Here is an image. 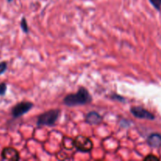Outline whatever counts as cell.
Instances as JSON below:
<instances>
[{"label": "cell", "mask_w": 161, "mask_h": 161, "mask_svg": "<svg viewBox=\"0 0 161 161\" xmlns=\"http://www.w3.org/2000/svg\"><path fill=\"white\" fill-rule=\"evenodd\" d=\"M159 158L158 157H155L153 155H149L148 157H146L145 158V160H158Z\"/></svg>", "instance_id": "14"}, {"label": "cell", "mask_w": 161, "mask_h": 161, "mask_svg": "<svg viewBox=\"0 0 161 161\" xmlns=\"http://www.w3.org/2000/svg\"><path fill=\"white\" fill-rule=\"evenodd\" d=\"M72 144L77 150L81 153L91 152L94 147L92 141L89 138L83 136V135H79V136L75 137Z\"/></svg>", "instance_id": "3"}, {"label": "cell", "mask_w": 161, "mask_h": 161, "mask_svg": "<svg viewBox=\"0 0 161 161\" xmlns=\"http://www.w3.org/2000/svg\"><path fill=\"white\" fill-rule=\"evenodd\" d=\"M7 69V63L6 61H2L0 62V75L4 73Z\"/></svg>", "instance_id": "13"}, {"label": "cell", "mask_w": 161, "mask_h": 161, "mask_svg": "<svg viewBox=\"0 0 161 161\" xmlns=\"http://www.w3.org/2000/svg\"><path fill=\"white\" fill-rule=\"evenodd\" d=\"M33 103L30 102H21L17 103L12 108V116L14 118H19L23 115L26 114L32 108Z\"/></svg>", "instance_id": "4"}, {"label": "cell", "mask_w": 161, "mask_h": 161, "mask_svg": "<svg viewBox=\"0 0 161 161\" xmlns=\"http://www.w3.org/2000/svg\"><path fill=\"white\" fill-rule=\"evenodd\" d=\"M59 109H51L39 115L37 119L38 126H53L60 116Z\"/></svg>", "instance_id": "2"}, {"label": "cell", "mask_w": 161, "mask_h": 161, "mask_svg": "<svg viewBox=\"0 0 161 161\" xmlns=\"http://www.w3.org/2000/svg\"><path fill=\"white\" fill-rule=\"evenodd\" d=\"M130 113H132L135 117L138 119H154L155 116L148 110L145 109L142 107L135 106L130 108Z\"/></svg>", "instance_id": "5"}, {"label": "cell", "mask_w": 161, "mask_h": 161, "mask_svg": "<svg viewBox=\"0 0 161 161\" xmlns=\"http://www.w3.org/2000/svg\"><path fill=\"white\" fill-rule=\"evenodd\" d=\"M155 9L160 11L161 9V0H149Z\"/></svg>", "instance_id": "10"}, {"label": "cell", "mask_w": 161, "mask_h": 161, "mask_svg": "<svg viewBox=\"0 0 161 161\" xmlns=\"http://www.w3.org/2000/svg\"><path fill=\"white\" fill-rule=\"evenodd\" d=\"M86 122L89 124L97 125V124H100L102 122V117L97 112H90L86 116Z\"/></svg>", "instance_id": "7"}, {"label": "cell", "mask_w": 161, "mask_h": 161, "mask_svg": "<svg viewBox=\"0 0 161 161\" xmlns=\"http://www.w3.org/2000/svg\"><path fill=\"white\" fill-rule=\"evenodd\" d=\"M111 99H113V100L118 101V102H126L125 98H124V97H122V96L119 95V94H112Z\"/></svg>", "instance_id": "11"}, {"label": "cell", "mask_w": 161, "mask_h": 161, "mask_svg": "<svg viewBox=\"0 0 161 161\" xmlns=\"http://www.w3.org/2000/svg\"><path fill=\"white\" fill-rule=\"evenodd\" d=\"M2 158L6 160L17 161L20 160L19 153L14 148H5L2 152Z\"/></svg>", "instance_id": "6"}, {"label": "cell", "mask_w": 161, "mask_h": 161, "mask_svg": "<svg viewBox=\"0 0 161 161\" xmlns=\"http://www.w3.org/2000/svg\"><path fill=\"white\" fill-rule=\"evenodd\" d=\"M92 96L89 93L87 89L81 86L75 94H68L64 97L63 102L69 107L77 106L89 104L92 102Z\"/></svg>", "instance_id": "1"}, {"label": "cell", "mask_w": 161, "mask_h": 161, "mask_svg": "<svg viewBox=\"0 0 161 161\" xmlns=\"http://www.w3.org/2000/svg\"><path fill=\"white\" fill-rule=\"evenodd\" d=\"M147 142L150 147L160 148L161 146V135L158 133L151 134L148 137Z\"/></svg>", "instance_id": "8"}, {"label": "cell", "mask_w": 161, "mask_h": 161, "mask_svg": "<svg viewBox=\"0 0 161 161\" xmlns=\"http://www.w3.org/2000/svg\"><path fill=\"white\" fill-rule=\"evenodd\" d=\"M12 1H13V0H7L8 3H11V2H12Z\"/></svg>", "instance_id": "15"}, {"label": "cell", "mask_w": 161, "mask_h": 161, "mask_svg": "<svg viewBox=\"0 0 161 161\" xmlns=\"http://www.w3.org/2000/svg\"><path fill=\"white\" fill-rule=\"evenodd\" d=\"M20 28H21L22 31H23L25 33H28V31H29L28 23H27L26 18H25V17H22L21 21H20Z\"/></svg>", "instance_id": "9"}, {"label": "cell", "mask_w": 161, "mask_h": 161, "mask_svg": "<svg viewBox=\"0 0 161 161\" xmlns=\"http://www.w3.org/2000/svg\"><path fill=\"white\" fill-rule=\"evenodd\" d=\"M6 90H7V86L5 83H0V96H3L6 94Z\"/></svg>", "instance_id": "12"}]
</instances>
